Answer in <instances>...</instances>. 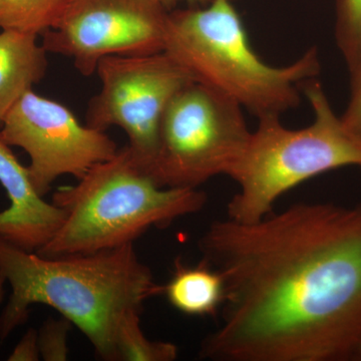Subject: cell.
<instances>
[{
	"label": "cell",
	"mask_w": 361,
	"mask_h": 361,
	"mask_svg": "<svg viewBox=\"0 0 361 361\" xmlns=\"http://www.w3.org/2000/svg\"><path fill=\"white\" fill-rule=\"evenodd\" d=\"M6 283V278L0 274V303L4 300V285Z\"/></svg>",
	"instance_id": "obj_20"
},
{
	"label": "cell",
	"mask_w": 361,
	"mask_h": 361,
	"mask_svg": "<svg viewBox=\"0 0 361 361\" xmlns=\"http://www.w3.org/2000/svg\"><path fill=\"white\" fill-rule=\"evenodd\" d=\"M0 185L9 200L0 212V238L23 250L39 251L59 231L66 214L37 192L28 168L21 165L1 135Z\"/></svg>",
	"instance_id": "obj_10"
},
{
	"label": "cell",
	"mask_w": 361,
	"mask_h": 361,
	"mask_svg": "<svg viewBox=\"0 0 361 361\" xmlns=\"http://www.w3.org/2000/svg\"><path fill=\"white\" fill-rule=\"evenodd\" d=\"M166 8L168 7L174 6L176 4H180V2H187L189 4H209V0H159Z\"/></svg>",
	"instance_id": "obj_19"
},
{
	"label": "cell",
	"mask_w": 361,
	"mask_h": 361,
	"mask_svg": "<svg viewBox=\"0 0 361 361\" xmlns=\"http://www.w3.org/2000/svg\"><path fill=\"white\" fill-rule=\"evenodd\" d=\"M66 0H0L1 30L42 35L58 20Z\"/></svg>",
	"instance_id": "obj_13"
},
{
	"label": "cell",
	"mask_w": 361,
	"mask_h": 361,
	"mask_svg": "<svg viewBox=\"0 0 361 361\" xmlns=\"http://www.w3.org/2000/svg\"><path fill=\"white\" fill-rule=\"evenodd\" d=\"M312 109V123L292 130L280 116L259 120L243 153L229 176L239 192L227 206L228 219L255 223L272 213L282 195L323 173L361 167V142L336 116L322 85L316 78L302 85Z\"/></svg>",
	"instance_id": "obj_5"
},
{
	"label": "cell",
	"mask_w": 361,
	"mask_h": 361,
	"mask_svg": "<svg viewBox=\"0 0 361 361\" xmlns=\"http://www.w3.org/2000/svg\"><path fill=\"white\" fill-rule=\"evenodd\" d=\"M349 71L351 73L350 99L341 118L348 132L361 142V58Z\"/></svg>",
	"instance_id": "obj_17"
},
{
	"label": "cell",
	"mask_w": 361,
	"mask_h": 361,
	"mask_svg": "<svg viewBox=\"0 0 361 361\" xmlns=\"http://www.w3.org/2000/svg\"><path fill=\"white\" fill-rule=\"evenodd\" d=\"M161 294L180 312L190 316H213L222 307L225 284L222 275L203 260L189 266L176 260L174 272Z\"/></svg>",
	"instance_id": "obj_12"
},
{
	"label": "cell",
	"mask_w": 361,
	"mask_h": 361,
	"mask_svg": "<svg viewBox=\"0 0 361 361\" xmlns=\"http://www.w3.org/2000/svg\"><path fill=\"white\" fill-rule=\"evenodd\" d=\"M168 14L159 0H66L42 44L90 77L106 56L164 51Z\"/></svg>",
	"instance_id": "obj_8"
},
{
	"label": "cell",
	"mask_w": 361,
	"mask_h": 361,
	"mask_svg": "<svg viewBox=\"0 0 361 361\" xmlns=\"http://www.w3.org/2000/svg\"><path fill=\"white\" fill-rule=\"evenodd\" d=\"M206 202L198 188L159 186L127 146L54 194L52 203L63 209L65 220L37 253L51 258L130 245L151 228L199 212Z\"/></svg>",
	"instance_id": "obj_4"
},
{
	"label": "cell",
	"mask_w": 361,
	"mask_h": 361,
	"mask_svg": "<svg viewBox=\"0 0 361 361\" xmlns=\"http://www.w3.org/2000/svg\"><path fill=\"white\" fill-rule=\"evenodd\" d=\"M209 1H211V0H209Z\"/></svg>",
	"instance_id": "obj_22"
},
{
	"label": "cell",
	"mask_w": 361,
	"mask_h": 361,
	"mask_svg": "<svg viewBox=\"0 0 361 361\" xmlns=\"http://www.w3.org/2000/svg\"><path fill=\"white\" fill-rule=\"evenodd\" d=\"M336 37L350 71L361 58V0H336Z\"/></svg>",
	"instance_id": "obj_15"
},
{
	"label": "cell",
	"mask_w": 361,
	"mask_h": 361,
	"mask_svg": "<svg viewBox=\"0 0 361 361\" xmlns=\"http://www.w3.org/2000/svg\"><path fill=\"white\" fill-rule=\"evenodd\" d=\"M141 311L126 313L116 336L118 360L174 361L179 355L177 345L171 342L151 341L145 336L140 320Z\"/></svg>",
	"instance_id": "obj_14"
},
{
	"label": "cell",
	"mask_w": 361,
	"mask_h": 361,
	"mask_svg": "<svg viewBox=\"0 0 361 361\" xmlns=\"http://www.w3.org/2000/svg\"><path fill=\"white\" fill-rule=\"evenodd\" d=\"M224 279L213 361H345L361 341V203H298L250 224L226 219L198 243Z\"/></svg>",
	"instance_id": "obj_1"
},
{
	"label": "cell",
	"mask_w": 361,
	"mask_h": 361,
	"mask_svg": "<svg viewBox=\"0 0 361 361\" xmlns=\"http://www.w3.org/2000/svg\"><path fill=\"white\" fill-rule=\"evenodd\" d=\"M243 111L200 82L188 85L164 113L148 174L161 187L195 189L229 174L251 137Z\"/></svg>",
	"instance_id": "obj_6"
},
{
	"label": "cell",
	"mask_w": 361,
	"mask_h": 361,
	"mask_svg": "<svg viewBox=\"0 0 361 361\" xmlns=\"http://www.w3.org/2000/svg\"><path fill=\"white\" fill-rule=\"evenodd\" d=\"M0 274L11 287L0 316V339L27 319L33 304L61 313L89 339L97 355L118 360L116 336L126 313L161 294L134 244L90 254L44 257L0 238Z\"/></svg>",
	"instance_id": "obj_2"
},
{
	"label": "cell",
	"mask_w": 361,
	"mask_h": 361,
	"mask_svg": "<svg viewBox=\"0 0 361 361\" xmlns=\"http://www.w3.org/2000/svg\"><path fill=\"white\" fill-rule=\"evenodd\" d=\"M40 357L42 356H40L37 331L30 329L23 337L20 343L13 349V353L9 355L8 360L37 361L39 360Z\"/></svg>",
	"instance_id": "obj_18"
},
{
	"label": "cell",
	"mask_w": 361,
	"mask_h": 361,
	"mask_svg": "<svg viewBox=\"0 0 361 361\" xmlns=\"http://www.w3.org/2000/svg\"><path fill=\"white\" fill-rule=\"evenodd\" d=\"M96 71L102 87L90 99L85 125L102 132L121 128L135 161L148 174L164 113L173 97L195 82L193 77L166 51L106 56Z\"/></svg>",
	"instance_id": "obj_7"
},
{
	"label": "cell",
	"mask_w": 361,
	"mask_h": 361,
	"mask_svg": "<svg viewBox=\"0 0 361 361\" xmlns=\"http://www.w3.org/2000/svg\"><path fill=\"white\" fill-rule=\"evenodd\" d=\"M361 168V167H360Z\"/></svg>",
	"instance_id": "obj_23"
},
{
	"label": "cell",
	"mask_w": 361,
	"mask_h": 361,
	"mask_svg": "<svg viewBox=\"0 0 361 361\" xmlns=\"http://www.w3.org/2000/svg\"><path fill=\"white\" fill-rule=\"evenodd\" d=\"M233 0L169 13L165 49L195 82L219 92L260 118L299 106L302 85L322 70L311 47L288 66L266 63L251 47Z\"/></svg>",
	"instance_id": "obj_3"
},
{
	"label": "cell",
	"mask_w": 361,
	"mask_h": 361,
	"mask_svg": "<svg viewBox=\"0 0 361 361\" xmlns=\"http://www.w3.org/2000/svg\"><path fill=\"white\" fill-rule=\"evenodd\" d=\"M0 135L9 146L20 147L30 156L28 171L42 196L61 176L80 179L90 168L110 160L118 151L106 133L80 123L65 104L32 90L7 114Z\"/></svg>",
	"instance_id": "obj_9"
},
{
	"label": "cell",
	"mask_w": 361,
	"mask_h": 361,
	"mask_svg": "<svg viewBox=\"0 0 361 361\" xmlns=\"http://www.w3.org/2000/svg\"><path fill=\"white\" fill-rule=\"evenodd\" d=\"M37 37L13 30L0 32V128L16 102L47 75V51Z\"/></svg>",
	"instance_id": "obj_11"
},
{
	"label": "cell",
	"mask_w": 361,
	"mask_h": 361,
	"mask_svg": "<svg viewBox=\"0 0 361 361\" xmlns=\"http://www.w3.org/2000/svg\"><path fill=\"white\" fill-rule=\"evenodd\" d=\"M355 360H361V341L358 344L357 348H356Z\"/></svg>",
	"instance_id": "obj_21"
},
{
	"label": "cell",
	"mask_w": 361,
	"mask_h": 361,
	"mask_svg": "<svg viewBox=\"0 0 361 361\" xmlns=\"http://www.w3.org/2000/svg\"><path fill=\"white\" fill-rule=\"evenodd\" d=\"M71 323L66 318H49L44 323L37 339L40 356L45 361H66L68 357V336Z\"/></svg>",
	"instance_id": "obj_16"
}]
</instances>
